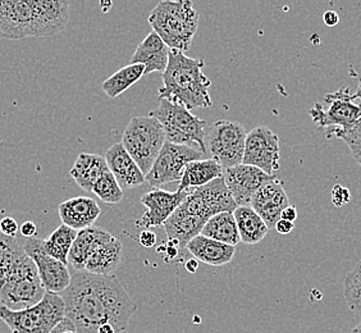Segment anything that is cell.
Here are the masks:
<instances>
[{
  "label": "cell",
  "instance_id": "cell-34",
  "mask_svg": "<svg viewBox=\"0 0 361 333\" xmlns=\"http://www.w3.org/2000/svg\"><path fill=\"white\" fill-rule=\"evenodd\" d=\"M350 200H351L350 190L342 185H334L332 188V202H334V207L341 208L345 204H348Z\"/></svg>",
  "mask_w": 361,
  "mask_h": 333
},
{
  "label": "cell",
  "instance_id": "cell-36",
  "mask_svg": "<svg viewBox=\"0 0 361 333\" xmlns=\"http://www.w3.org/2000/svg\"><path fill=\"white\" fill-rule=\"evenodd\" d=\"M18 229H20V226L12 217H4L0 221V234L4 236L14 237L17 235Z\"/></svg>",
  "mask_w": 361,
  "mask_h": 333
},
{
  "label": "cell",
  "instance_id": "cell-47",
  "mask_svg": "<svg viewBox=\"0 0 361 333\" xmlns=\"http://www.w3.org/2000/svg\"><path fill=\"white\" fill-rule=\"evenodd\" d=\"M351 333H361V322L357 326H355L354 328H353Z\"/></svg>",
  "mask_w": 361,
  "mask_h": 333
},
{
  "label": "cell",
  "instance_id": "cell-37",
  "mask_svg": "<svg viewBox=\"0 0 361 333\" xmlns=\"http://www.w3.org/2000/svg\"><path fill=\"white\" fill-rule=\"evenodd\" d=\"M140 243L144 248H153V246H155V243H157V235L152 232L150 229H144L140 234Z\"/></svg>",
  "mask_w": 361,
  "mask_h": 333
},
{
  "label": "cell",
  "instance_id": "cell-40",
  "mask_svg": "<svg viewBox=\"0 0 361 333\" xmlns=\"http://www.w3.org/2000/svg\"><path fill=\"white\" fill-rule=\"evenodd\" d=\"M20 231H21L22 236L25 237V238H31V237H36V235H37L36 224L34 222H31V221L23 223L21 227H20Z\"/></svg>",
  "mask_w": 361,
  "mask_h": 333
},
{
  "label": "cell",
  "instance_id": "cell-44",
  "mask_svg": "<svg viewBox=\"0 0 361 333\" xmlns=\"http://www.w3.org/2000/svg\"><path fill=\"white\" fill-rule=\"evenodd\" d=\"M186 270L190 273H195V272L197 271V268H199V260H196L195 258H191V259H188V262H186Z\"/></svg>",
  "mask_w": 361,
  "mask_h": 333
},
{
  "label": "cell",
  "instance_id": "cell-7",
  "mask_svg": "<svg viewBox=\"0 0 361 333\" xmlns=\"http://www.w3.org/2000/svg\"><path fill=\"white\" fill-rule=\"evenodd\" d=\"M166 143L163 126L150 116L131 119L122 136V145L145 176L150 172Z\"/></svg>",
  "mask_w": 361,
  "mask_h": 333
},
{
  "label": "cell",
  "instance_id": "cell-15",
  "mask_svg": "<svg viewBox=\"0 0 361 333\" xmlns=\"http://www.w3.org/2000/svg\"><path fill=\"white\" fill-rule=\"evenodd\" d=\"M274 174H265L257 166L238 164L224 169L223 178L237 207H250L254 195L263 188Z\"/></svg>",
  "mask_w": 361,
  "mask_h": 333
},
{
  "label": "cell",
  "instance_id": "cell-5",
  "mask_svg": "<svg viewBox=\"0 0 361 333\" xmlns=\"http://www.w3.org/2000/svg\"><path fill=\"white\" fill-rule=\"evenodd\" d=\"M150 117L158 119L171 144L186 145L199 149L208 155L207 150V121L194 116L183 105L176 104L167 99H159V105L150 111Z\"/></svg>",
  "mask_w": 361,
  "mask_h": 333
},
{
  "label": "cell",
  "instance_id": "cell-42",
  "mask_svg": "<svg viewBox=\"0 0 361 333\" xmlns=\"http://www.w3.org/2000/svg\"><path fill=\"white\" fill-rule=\"evenodd\" d=\"M281 219L295 223V221L298 219V209L295 208L293 205H288L287 208L283 209V212L281 214Z\"/></svg>",
  "mask_w": 361,
  "mask_h": 333
},
{
  "label": "cell",
  "instance_id": "cell-24",
  "mask_svg": "<svg viewBox=\"0 0 361 333\" xmlns=\"http://www.w3.org/2000/svg\"><path fill=\"white\" fill-rule=\"evenodd\" d=\"M108 171L109 168L104 157L97 154L82 153L77 157L71 169V176L80 188L87 193H92L95 183Z\"/></svg>",
  "mask_w": 361,
  "mask_h": 333
},
{
  "label": "cell",
  "instance_id": "cell-1",
  "mask_svg": "<svg viewBox=\"0 0 361 333\" xmlns=\"http://www.w3.org/2000/svg\"><path fill=\"white\" fill-rule=\"evenodd\" d=\"M62 298L66 318L75 325L77 333H97L103 325L123 332L137 312V305L114 276L75 272Z\"/></svg>",
  "mask_w": 361,
  "mask_h": 333
},
{
  "label": "cell",
  "instance_id": "cell-12",
  "mask_svg": "<svg viewBox=\"0 0 361 333\" xmlns=\"http://www.w3.org/2000/svg\"><path fill=\"white\" fill-rule=\"evenodd\" d=\"M326 108L320 102L309 111L315 125L320 128H346L361 119V104L355 103L348 87H342L324 97Z\"/></svg>",
  "mask_w": 361,
  "mask_h": 333
},
{
  "label": "cell",
  "instance_id": "cell-20",
  "mask_svg": "<svg viewBox=\"0 0 361 333\" xmlns=\"http://www.w3.org/2000/svg\"><path fill=\"white\" fill-rule=\"evenodd\" d=\"M58 212L63 224L76 231L94 226L99 215L102 214V209L99 208L97 202L87 196H77L63 202Z\"/></svg>",
  "mask_w": 361,
  "mask_h": 333
},
{
  "label": "cell",
  "instance_id": "cell-46",
  "mask_svg": "<svg viewBox=\"0 0 361 333\" xmlns=\"http://www.w3.org/2000/svg\"><path fill=\"white\" fill-rule=\"evenodd\" d=\"M355 99H359L361 102V81L360 83H359V87H357V90H356V92L354 94Z\"/></svg>",
  "mask_w": 361,
  "mask_h": 333
},
{
  "label": "cell",
  "instance_id": "cell-23",
  "mask_svg": "<svg viewBox=\"0 0 361 333\" xmlns=\"http://www.w3.org/2000/svg\"><path fill=\"white\" fill-rule=\"evenodd\" d=\"M205 222L202 219L177 209L163 227L169 243H173L178 249H186L188 243L202 234Z\"/></svg>",
  "mask_w": 361,
  "mask_h": 333
},
{
  "label": "cell",
  "instance_id": "cell-3",
  "mask_svg": "<svg viewBox=\"0 0 361 333\" xmlns=\"http://www.w3.org/2000/svg\"><path fill=\"white\" fill-rule=\"evenodd\" d=\"M202 68V59L190 58L180 50L171 49L167 68L161 73L163 87L159 89V99L183 105L190 111L212 107L209 95L212 81L204 75Z\"/></svg>",
  "mask_w": 361,
  "mask_h": 333
},
{
  "label": "cell",
  "instance_id": "cell-32",
  "mask_svg": "<svg viewBox=\"0 0 361 333\" xmlns=\"http://www.w3.org/2000/svg\"><path fill=\"white\" fill-rule=\"evenodd\" d=\"M343 296L348 309L361 315V260L348 272L343 284Z\"/></svg>",
  "mask_w": 361,
  "mask_h": 333
},
{
  "label": "cell",
  "instance_id": "cell-19",
  "mask_svg": "<svg viewBox=\"0 0 361 333\" xmlns=\"http://www.w3.org/2000/svg\"><path fill=\"white\" fill-rule=\"evenodd\" d=\"M105 160L109 172L114 176L122 190L137 188L145 182V174L141 172L133 157L127 153L122 143L114 144L108 149Z\"/></svg>",
  "mask_w": 361,
  "mask_h": 333
},
{
  "label": "cell",
  "instance_id": "cell-31",
  "mask_svg": "<svg viewBox=\"0 0 361 333\" xmlns=\"http://www.w3.org/2000/svg\"><path fill=\"white\" fill-rule=\"evenodd\" d=\"M77 234L78 231L71 229L66 224L59 226L47 240H44L45 253L63 264L68 265V255L71 248L76 240Z\"/></svg>",
  "mask_w": 361,
  "mask_h": 333
},
{
  "label": "cell",
  "instance_id": "cell-29",
  "mask_svg": "<svg viewBox=\"0 0 361 333\" xmlns=\"http://www.w3.org/2000/svg\"><path fill=\"white\" fill-rule=\"evenodd\" d=\"M26 257V251L16 237L4 236L0 234V287L4 285L18 264Z\"/></svg>",
  "mask_w": 361,
  "mask_h": 333
},
{
  "label": "cell",
  "instance_id": "cell-10",
  "mask_svg": "<svg viewBox=\"0 0 361 333\" xmlns=\"http://www.w3.org/2000/svg\"><path fill=\"white\" fill-rule=\"evenodd\" d=\"M236 208V202L226 186L223 177L212 181L202 188L190 190V194L178 207L182 212L196 217L205 223L219 213H233Z\"/></svg>",
  "mask_w": 361,
  "mask_h": 333
},
{
  "label": "cell",
  "instance_id": "cell-28",
  "mask_svg": "<svg viewBox=\"0 0 361 333\" xmlns=\"http://www.w3.org/2000/svg\"><path fill=\"white\" fill-rule=\"evenodd\" d=\"M104 229L91 226L89 229H81L77 234L76 240L71 248L68 264L76 272H84L85 264L97 241L104 236Z\"/></svg>",
  "mask_w": 361,
  "mask_h": 333
},
{
  "label": "cell",
  "instance_id": "cell-25",
  "mask_svg": "<svg viewBox=\"0 0 361 333\" xmlns=\"http://www.w3.org/2000/svg\"><path fill=\"white\" fill-rule=\"evenodd\" d=\"M223 174H224V168L212 158L194 160L188 163L186 166L177 190L185 191V190L202 188L210 183L212 181L221 178Z\"/></svg>",
  "mask_w": 361,
  "mask_h": 333
},
{
  "label": "cell",
  "instance_id": "cell-39",
  "mask_svg": "<svg viewBox=\"0 0 361 333\" xmlns=\"http://www.w3.org/2000/svg\"><path fill=\"white\" fill-rule=\"evenodd\" d=\"M323 22H324V25L328 26V28H334V26H337L338 23H340V16L337 12H334V11H326L323 14Z\"/></svg>",
  "mask_w": 361,
  "mask_h": 333
},
{
  "label": "cell",
  "instance_id": "cell-18",
  "mask_svg": "<svg viewBox=\"0 0 361 333\" xmlns=\"http://www.w3.org/2000/svg\"><path fill=\"white\" fill-rule=\"evenodd\" d=\"M123 246L118 238L105 231L85 264V271L97 276H111L113 272L118 270L122 260Z\"/></svg>",
  "mask_w": 361,
  "mask_h": 333
},
{
  "label": "cell",
  "instance_id": "cell-17",
  "mask_svg": "<svg viewBox=\"0 0 361 333\" xmlns=\"http://www.w3.org/2000/svg\"><path fill=\"white\" fill-rule=\"evenodd\" d=\"M288 205L291 204L283 188V181L279 180L276 176L268 181L263 188H259L250 204L251 208L260 215L268 229L276 227L283 209Z\"/></svg>",
  "mask_w": 361,
  "mask_h": 333
},
{
  "label": "cell",
  "instance_id": "cell-13",
  "mask_svg": "<svg viewBox=\"0 0 361 333\" xmlns=\"http://www.w3.org/2000/svg\"><path fill=\"white\" fill-rule=\"evenodd\" d=\"M22 246L28 257L34 260L45 291L62 295L72 281L68 265L48 255L44 250V240L42 238H25Z\"/></svg>",
  "mask_w": 361,
  "mask_h": 333
},
{
  "label": "cell",
  "instance_id": "cell-11",
  "mask_svg": "<svg viewBox=\"0 0 361 333\" xmlns=\"http://www.w3.org/2000/svg\"><path fill=\"white\" fill-rule=\"evenodd\" d=\"M205 155L207 154L199 149L171 144L167 141L154 162L150 172L146 174V182L153 188H160V186L172 182H180L188 163L205 159Z\"/></svg>",
  "mask_w": 361,
  "mask_h": 333
},
{
  "label": "cell",
  "instance_id": "cell-9",
  "mask_svg": "<svg viewBox=\"0 0 361 333\" xmlns=\"http://www.w3.org/2000/svg\"><path fill=\"white\" fill-rule=\"evenodd\" d=\"M247 132L241 123L227 119L216 121L207 127V150L212 159L227 169L243 164Z\"/></svg>",
  "mask_w": 361,
  "mask_h": 333
},
{
  "label": "cell",
  "instance_id": "cell-27",
  "mask_svg": "<svg viewBox=\"0 0 361 333\" xmlns=\"http://www.w3.org/2000/svg\"><path fill=\"white\" fill-rule=\"evenodd\" d=\"M200 235L231 246H237L241 243L235 215L231 212L212 217L202 227Z\"/></svg>",
  "mask_w": 361,
  "mask_h": 333
},
{
  "label": "cell",
  "instance_id": "cell-38",
  "mask_svg": "<svg viewBox=\"0 0 361 333\" xmlns=\"http://www.w3.org/2000/svg\"><path fill=\"white\" fill-rule=\"evenodd\" d=\"M51 333H77L76 327L68 318H64L56 325Z\"/></svg>",
  "mask_w": 361,
  "mask_h": 333
},
{
  "label": "cell",
  "instance_id": "cell-22",
  "mask_svg": "<svg viewBox=\"0 0 361 333\" xmlns=\"http://www.w3.org/2000/svg\"><path fill=\"white\" fill-rule=\"evenodd\" d=\"M186 249L196 260L212 267H222L228 264L236 253V246L226 245L202 235L192 238Z\"/></svg>",
  "mask_w": 361,
  "mask_h": 333
},
{
  "label": "cell",
  "instance_id": "cell-21",
  "mask_svg": "<svg viewBox=\"0 0 361 333\" xmlns=\"http://www.w3.org/2000/svg\"><path fill=\"white\" fill-rule=\"evenodd\" d=\"M169 53L171 49L168 48L167 44L160 39L158 34L152 31L140 42L133 53L131 63L142 64L145 67V75H150L153 72L163 73L167 68Z\"/></svg>",
  "mask_w": 361,
  "mask_h": 333
},
{
  "label": "cell",
  "instance_id": "cell-2",
  "mask_svg": "<svg viewBox=\"0 0 361 333\" xmlns=\"http://www.w3.org/2000/svg\"><path fill=\"white\" fill-rule=\"evenodd\" d=\"M68 20L70 3L64 0H0V39L56 36Z\"/></svg>",
  "mask_w": 361,
  "mask_h": 333
},
{
  "label": "cell",
  "instance_id": "cell-26",
  "mask_svg": "<svg viewBox=\"0 0 361 333\" xmlns=\"http://www.w3.org/2000/svg\"><path fill=\"white\" fill-rule=\"evenodd\" d=\"M241 243L255 245L268 234V226L251 207H237L233 212Z\"/></svg>",
  "mask_w": 361,
  "mask_h": 333
},
{
  "label": "cell",
  "instance_id": "cell-14",
  "mask_svg": "<svg viewBox=\"0 0 361 333\" xmlns=\"http://www.w3.org/2000/svg\"><path fill=\"white\" fill-rule=\"evenodd\" d=\"M279 139L274 132L265 126H257L247 133L243 164L257 166L273 176L279 169Z\"/></svg>",
  "mask_w": 361,
  "mask_h": 333
},
{
  "label": "cell",
  "instance_id": "cell-33",
  "mask_svg": "<svg viewBox=\"0 0 361 333\" xmlns=\"http://www.w3.org/2000/svg\"><path fill=\"white\" fill-rule=\"evenodd\" d=\"M92 193L97 195L102 202L106 204H119L123 199V190L121 188L114 176L108 171L105 172L92 188Z\"/></svg>",
  "mask_w": 361,
  "mask_h": 333
},
{
  "label": "cell",
  "instance_id": "cell-4",
  "mask_svg": "<svg viewBox=\"0 0 361 333\" xmlns=\"http://www.w3.org/2000/svg\"><path fill=\"white\" fill-rule=\"evenodd\" d=\"M149 23L168 48L186 52L199 28V13L190 0H164L154 8Z\"/></svg>",
  "mask_w": 361,
  "mask_h": 333
},
{
  "label": "cell",
  "instance_id": "cell-6",
  "mask_svg": "<svg viewBox=\"0 0 361 333\" xmlns=\"http://www.w3.org/2000/svg\"><path fill=\"white\" fill-rule=\"evenodd\" d=\"M66 318L62 295L47 292L40 303L25 310L13 312L0 305V320L12 333H51Z\"/></svg>",
  "mask_w": 361,
  "mask_h": 333
},
{
  "label": "cell",
  "instance_id": "cell-8",
  "mask_svg": "<svg viewBox=\"0 0 361 333\" xmlns=\"http://www.w3.org/2000/svg\"><path fill=\"white\" fill-rule=\"evenodd\" d=\"M45 293L35 263L27 255L0 287V305L20 312L40 303Z\"/></svg>",
  "mask_w": 361,
  "mask_h": 333
},
{
  "label": "cell",
  "instance_id": "cell-35",
  "mask_svg": "<svg viewBox=\"0 0 361 333\" xmlns=\"http://www.w3.org/2000/svg\"><path fill=\"white\" fill-rule=\"evenodd\" d=\"M343 141L350 147L354 159L361 166V133H348Z\"/></svg>",
  "mask_w": 361,
  "mask_h": 333
},
{
  "label": "cell",
  "instance_id": "cell-43",
  "mask_svg": "<svg viewBox=\"0 0 361 333\" xmlns=\"http://www.w3.org/2000/svg\"><path fill=\"white\" fill-rule=\"evenodd\" d=\"M163 251H166V254H167V257L171 258V260L174 259V258L178 255V248H176L173 243H168V245H166V248L164 249H161Z\"/></svg>",
  "mask_w": 361,
  "mask_h": 333
},
{
  "label": "cell",
  "instance_id": "cell-41",
  "mask_svg": "<svg viewBox=\"0 0 361 333\" xmlns=\"http://www.w3.org/2000/svg\"><path fill=\"white\" fill-rule=\"evenodd\" d=\"M274 229L281 235H288L295 229V223L288 222V221H285V219H279Z\"/></svg>",
  "mask_w": 361,
  "mask_h": 333
},
{
  "label": "cell",
  "instance_id": "cell-45",
  "mask_svg": "<svg viewBox=\"0 0 361 333\" xmlns=\"http://www.w3.org/2000/svg\"><path fill=\"white\" fill-rule=\"evenodd\" d=\"M97 333H117V331L111 325H103V326L99 327Z\"/></svg>",
  "mask_w": 361,
  "mask_h": 333
},
{
  "label": "cell",
  "instance_id": "cell-16",
  "mask_svg": "<svg viewBox=\"0 0 361 333\" xmlns=\"http://www.w3.org/2000/svg\"><path fill=\"white\" fill-rule=\"evenodd\" d=\"M188 194L190 190L169 193L161 188H153L150 193H146L141 198V204L145 207L146 212L136 221V226L145 229L164 226Z\"/></svg>",
  "mask_w": 361,
  "mask_h": 333
},
{
  "label": "cell",
  "instance_id": "cell-30",
  "mask_svg": "<svg viewBox=\"0 0 361 333\" xmlns=\"http://www.w3.org/2000/svg\"><path fill=\"white\" fill-rule=\"evenodd\" d=\"M145 75V67L142 64H128L117 71L114 75L103 83V90L108 97L114 99L128 90L131 86Z\"/></svg>",
  "mask_w": 361,
  "mask_h": 333
}]
</instances>
